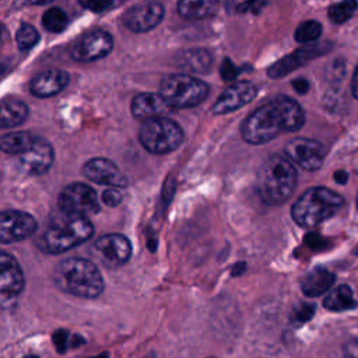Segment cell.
<instances>
[{"label": "cell", "instance_id": "25", "mask_svg": "<svg viewBox=\"0 0 358 358\" xmlns=\"http://www.w3.org/2000/svg\"><path fill=\"white\" fill-rule=\"evenodd\" d=\"M35 136L28 131H13L0 137V150L6 154L21 155L34 141Z\"/></svg>", "mask_w": 358, "mask_h": 358}, {"label": "cell", "instance_id": "34", "mask_svg": "<svg viewBox=\"0 0 358 358\" xmlns=\"http://www.w3.org/2000/svg\"><path fill=\"white\" fill-rule=\"evenodd\" d=\"M344 358H358V338L348 340L344 344Z\"/></svg>", "mask_w": 358, "mask_h": 358}, {"label": "cell", "instance_id": "14", "mask_svg": "<svg viewBox=\"0 0 358 358\" xmlns=\"http://www.w3.org/2000/svg\"><path fill=\"white\" fill-rule=\"evenodd\" d=\"M164 6L158 1H144L131 6L123 14V24L133 32H147L155 28L164 18Z\"/></svg>", "mask_w": 358, "mask_h": 358}, {"label": "cell", "instance_id": "1", "mask_svg": "<svg viewBox=\"0 0 358 358\" xmlns=\"http://www.w3.org/2000/svg\"><path fill=\"white\" fill-rule=\"evenodd\" d=\"M305 123L302 106L288 96H278L252 112L241 126V134L249 144H264L282 131H296Z\"/></svg>", "mask_w": 358, "mask_h": 358}, {"label": "cell", "instance_id": "29", "mask_svg": "<svg viewBox=\"0 0 358 358\" xmlns=\"http://www.w3.org/2000/svg\"><path fill=\"white\" fill-rule=\"evenodd\" d=\"M358 4L357 1H343V3H336L333 6L329 7L327 10V17L334 22V24H343L345 22L348 18L352 17V14L355 13Z\"/></svg>", "mask_w": 358, "mask_h": 358}, {"label": "cell", "instance_id": "8", "mask_svg": "<svg viewBox=\"0 0 358 358\" xmlns=\"http://www.w3.org/2000/svg\"><path fill=\"white\" fill-rule=\"evenodd\" d=\"M59 210L64 214L90 217L99 211L101 204L96 192L85 183L67 185L59 194Z\"/></svg>", "mask_w": 358, "mask_h": 358}, {"label": "cell", "instance_id": "21", "mask_svg": "<svg viewBox=\"0 0 358 358\" xmlns=\"http://www.w3.org/2000/svg\"><path fill=\"white\" fill-rule=\"evenodd\" d=\"M334 282V274L323 267H315L301 280V288L306 296H319L330 289Z\"/></svg>", "mask_w": 358, "mask_h": 358}, {"label": "cell", "instance_id": "28", "mask_svg": "<svg viewBox=\"0 0 358 358\" xmlns=\"http://www.w3.org/2000/svg\"><path fill=\"white\" fill-rule=\"evenodd\" d=\"M322 34V25L320 22L315 21V20H309V21H303L298 25V28L295 29V41L299 43H309L316 41Z\"/></svg>", "mask_w": 358, "mask_h": 358}, {"label": "cell", "instance_id": "20", "mask_svg": "<svg viewBox=\"0 0 358 358\" xmlns=\"http://www.w3.org/2000/svg\"><path fill=\"white\" fill-rule=\"evenodd\" d=\"M324 50L326 49H322V45L301 48V49H298V50L284 56L282 59L277 60L274 64H271L268 67V70H267V74L271 78H281V77L292 73L295 69L301 67L302 64H305L310 59H313L317 55L323 53Z\"/></svg>", "mask_w": 358, "mask_h": 358}, {"label": "cell", "instance_id": "7", "mask_svg": "<svg viewBox=\"0 0 358 358\" xmlns=\"http://www.w3.org/2000/svg\"><path fill=\"white\" fill-rule=\"evenodd\" d=\"M138 140L148 152L162 155L172 152L182 144L183 130L169 117L150 119L140 126Z\"/></svg>", "mask_w": 358, "mask_h": 358}, {"label": "cell", "instance_id": "10", "mask_svg": "<svg viewBox=\"0 0 358 358\" xmlns=\"http://www.w3.org/2000/svg\"><path fill=\"white\" fill-rule=\"evenodd\" d=\"M113 49V38L103 29L90 31L77 38L70 46V56L76 62H94L105 57Z\"/></svg>", "mask_w": 358, "mask_h": 358}, {"label": "cell", "instance_id": "13", "mask_svg": "<svg viewBox=\"0 0 358 358\" xmlns=\"http://www.w3.org/2000/svg\"><path fill=\"white\" fill-rule=\"evenodd\" d=\"M285 155L306 171H317L323 165L324 148L316 140L295 137L287 143Z\"/></svg>", "mask_w": 358, "mask_h": 358}, {"label": "cell", "instance_id": "11", "mask_svg": "<svg viewBox=\"0 0 358 358\" xmlns=\"http://www.w3.org/2000/svg\"><path fill=\"white\" fill-rule=\"evenodd\" d=\"M38 222L34 215L20 210L0 211V243H15L35 234Z\"/></svg>", "mask_w": 358, "mask_h": 358}, {"label": "cell", "instance_id": "23", "mask_svg": "<svg viewBox=\"0 0 358 358\" xmlns=\"http://www.w3.org/2000/svg\"><path fill=\"white\" fill-rule=\"evenodd\" d=\"M323 306L331 312H343L354 309L357 306V302L354 299L351 288L343 284L327 294V296L323 299Z\"/></svg>", "mask_w": 358, "mask_h": 358}, {"label": "cell", "instance_id": "3", "mask_svg": "<svg viewBox=\"0 0 358 358\" xmlns=\"http://www.w3.org/2000/svg\"><path fill=\"white\" fill-rule=\"evenodd\" d=\"M94 234V227L87 217L59 213L52 218L48 228L38 241L41 250L49 255L64 253L74 246L88 241Z\"/></svg>", "mask_w": 358, "mask_h": 358}, {"label": "cell", "instance_id": "37", "mask_svg": "<svg viewBox=\"0 0 358 358\" xmlns=\"http://www.w3.org/2000/svg\"><path fill=\"white\" fill-rule=\"evenodd\" d=\"M292 87L295 88V91L298 94H305L309 88V83L305 78H298V80L292 81Z\"/></svg>", "mask_w": 358, "mask_h": 358}, {"label": "cell", "instance_id": "15", "mask_svg": "<svg viewBox=\"0 0 358 358\" xmlns=\"http://www.w3.org/2000/svg\"><path fill=\"white\" fill-rule=\"evenodd\" d=\"M18 158L25 172L29 175H43L53 164L55 151L48 140L35 136L32 144L21 155H18Z\"/></svg>", "mask_w": 358, "mask_h": 358}, {"label": "cell", "instance_id": "22", "mask_svg": "<svg viewBox=\"0 0 358 358\" xmlns=\"http://www.w3.org/2000/svg\"><path fill=\"white\" fill-rule=\"evenodd\" d=\"M29 115L25 102L20 99L0 101V129H13L22 124Z\"/></svg>", "mask_w": 358, "mask_h": 358}, {"label": "cell", "instance_id": "42", "mask_svg": "<svg viewBox=\"0 0 358 358\" xmlns=\"http://www.w3.org/2000/svg\"><path fill=\"white\" fill-rule=\"evenodd\" d=\"M357 208H358V196H357Z\"/></svg>", "mask_w": 358, "mask_h": 358}, {"label": "cell", "instance_id": "2", "mask_svg": "<svg viewBox=\"0 0 358 358\" xmlns=\"http://www.w3.org/2000/svg\"><path fill=\"white\" fill-rule=\"evenodd\" d=\"M53 280L63 292L87 299L99 296L105 287L96 264L83 257L62 260L55 267Z\"/></svg>", "mask_w": 358, "mask_h": 358}, {"label": "cell", "instance_id": "6", "mask_svg": "<svg viewBox=\"0 0 358 358\" xmlns=\"http://www.w3.org/2000/svg\"><path fill=\"white\" fill-rule=\"evenodd\" d=\"M172 109L200 105L208 95V85L187 74H169L161 80L159 92Z\"/></svg>", "mask_w": 358, "mask_h": 358}, {"label": "cell", "instance_id": "9", "mask_svg": "<svg viewBox=\"0 0 358 358\" xmlns=\"http://www.w3.org/2000/svg\"><path fill=\"white\" fill-rule=\"evenodd\" d=\"M24 289V273L18 260L0 250V308L13 306Z\"/></svg>", "mask_w": 358, "mask_h": 358}, {"label": "cell", "instance_id": "5", "mask_svg": "<svg viewBox=\"0 0 358 358\" xmlns=\"http://www.w3.org/2000/svg\"><path fill=\"white\" fill-rule=\"evenodd\" d=\"M344 204V199L323 186H316L305 190L294 203L291 214L294 221L310 228L334 215V213Z\"/></svg>", "mask_w": 358, "mask_h": 358}, {"label": "cell", "instance_id": "17", "mask_svg": "<svg viewBox=\"0 0 358 358\" xmlns=\"http://www.w3.org/2000/svg\"><path fill=\"white\" fill-rule=\"evenodd\" d=\"M83 173L91 182L98 185H105L109 187H126L127 179L124 173L117 168L115 162L106 158H92L85 162L83 168Z\"/></svg>", "mask_w": 358, "mask_h": 358}, {"label": "cell", "instance_id": "32", "mask_svg": "<svg viewBox=\"0 0 358 358\" xmlns=\"http://www.w3.org/2000/svg\"><path fill=\"white\" fill-rule=\"evenodd\" d=\"M122 200H123V194L116 187H109V189L102 192V201L108 207H116V206H119L122 203Z\"/></svg>", "mask_w": 358, "mask_h": 358}, {"label": "cell", "instance_id": "16", "mask_svg": "<svg viewBox=\"0 0 358 358\" xmlns=\"http://www.w3.org/2000/svg\"><path fill=\"white\" fill-rule=\"evenodd\" d=\"M257 95V90L255 84L250 81H236L232 83L214 102L211 106V112L214 115H224L228 112H234L255 99Z\"/></svg>", "mask_w": 358, "mask_h": 358}, {"label": "cell", "instance_id": "40", "mask_svg": "<svg viewBox=\"0 0 358 358\" xmlns=\"http://www.w3.org/2000/svg\"><path fill=\"white\" fill-rule=\"evenodd\" d=\"M94 358H108L106 355H98V357H94Z\"/></svg>", "mask_w": 358, "mask_h": 358}, {"label": "cell", "instance_id": "26", "mask_svg": "<svg viewBox=\"0 0 358 358\" xmlns=\"http://www.w3.org/2000/svg\"><path fill=\"white\" fill-rule=\"evenodd\" d=\"M217 3L215 1H179L178 3V13L180 17L186 20H201L210 17L215 13Z\"/></svg>", "mask_w": 358, "mask_h": 358}, {"label": "cell", "instance_id": "41", "mask_svg": "<svg viewBox=\"0 0 358 358\" xmlns=\"http://www.w3.org/2000/svg\"><path fill=\"white\" fill-rule=\"evenodd\" d=\"M25 358H38V357H35V355H28V357H25Z\"/></svg>", "mask_w": 358, "mask_h": 358}, {"label": "cell", "instance_id": "30", "mask_svg": "<svg viewBox=\"0 0 358 358\" xmlns=\"http://www.w3.org/2000/svg\"><path fill=\"white\" fill-rule=\"evenodd\" d=\"M15 41H17L20 50L25 52V50L32 49L38 43L39 34L32 25L21 24L15 32Z\"/></svg>", "mask_w": 358, "mask_h": 358}, {"label": "cell", "instance_id": "36", "mask_svg": "<svg viewBox=\"0 0 358 358\" xmlns=\"http://www.w3.org/2000/svg\"><path fill=\"white\" fill-rule=\"evenodd\" d=\"M313 313V306L312 305H303L302 308L296 309V317L301 320H308Z\"/></svg>", "mask_w": 358, "mask_h": 358}, {"label": "cell", "instance_id": "33", "mask_svg": "<svg viewBox=\"0 0 358 358\" xmlns=\"http://www.w3.org/2000/svg\"><path fill=\"white\" fill-rule=\"evenodd\" d=\"M239 70L234 66V63L229 59H225L221 66V76L224 80H234Z\"/></svg>", "mask_w": 358, "mask_h": 358}, {"label": "cell", "instance_id": "18", "mask_svg": "<svg viewBox=\"0 0 358 358\" xmlns=\"http://www.w3.org/2000/svg\"><path fill=\"white\" fill-rule=\"evenodd\" d=\"M69 73L60 69H48L38 73L29 83V91L36 98H49L59 94L69 84Z\"/></svg>", "mask_w": 358, "mask_h": 358}, {"label": "cell", "instance_id": "38", "mask_svg": "<svg viewBox=\"0 0 358 358\" xmlns=\"http://www.w3.org/2000/svg\"><path fill=\"white\" fill-rule=\"evenodd\" d=\"M351 91H352V95L358 99V64H357L355 71H354V77H352V83H351Z\"/></svg>", "mask_w": 358, "mask_h": 358}, {"label": "cell", "instance_id": "24", "mask_svg": "<svg viewBox=\"0 0 358 358\" xmlns=\"http://www.w3.org/2000/svg\"><path fill=\"white\" fill-rule=\"evenodd\" d=\"M180 66L193 73H206L211 66V55L206 49H189L180 56Z\"/></svg>", "mask_w": 358, "mask_h": 358}, {"label": "cell", "instance_id": "4", "mask_svg": "<svg viewBox=\"0 0 358 358\" xmlns=\"http://www.w3.org/2000/svg\"><path fill=\"white\" fill-rule=\"evenodd\" d=\"M298 173L292 162L282 155L268 157L257 176V189L262 200L270 206L285 203L294 193Z\"/></svg>", "mask_w": 358, "mask_h": 358}, {"label": "cell", "instance_id": "27", "mask_svg": "<svg viewBox=\"0 0 358 358\" xmlns=\"http://www.w3.org/2000/svg\"><path fill=\"white\" fill-rule=\"evenodd\" d=\"M67 24H69V18L66 13L59 7H52L46 10L45 14L42 15V25L49 32L60 34L66 29Z\"/></svg>", "mask_w": 358, "mask_h": 358}, {"label": "cell", "instance_id": "39", "mask_svg": "<svg viewBox=\"0 0 358 358\" xmlns=\"http://www.w3.org/2000/svg\"><path fill=\"white\" fill-rule=\"evenodd\" d=\"M334 179L337 183H345L347 182V173L344 171H337L334 173Z\"/></svg>", "mask_w": 358, "mask_h": 358}, {"label": "cell", "instance_id": "12", "mask_svg": "<svg viewBox=\"0 0 358 358\" xmlns=\"http://www.w3.org/2000/svg\"><path fill=\"white\" fill-rule=\"evenodd\" d=\"M94 253L103 266L116 268L130 259L131 243L124 235L106 234L94 243Z\"/></svg>", "mask_w": 358, "mask_h": 358}, {"label": "cell", "instance_id": "35", "mask_svg": "<svg viewBox=\"0 0 358 358\" xmlns=\"http://www.w3.org/2000/svg\"><path fill=\"white\" fill-rule=\"evenodd\" d=\"M81 6L95 11V13H99V11H103L105 8H109L113 6V3L110 1H103V3H94V1H90V3H81Z\"/></svg>", "mask_w": 358, "mask_h": 358}, {"label": "cell", "instance_id": "19", "mask_svg": "<svg viewBox=\"0 0 358 358\" xmlns=\"http://www.w3.org/2000/svg\"><path fill=\"white\" fill-rule=\"evenodd\" d=\"M172 112V108L157 92L137 94L131 101V113L136 119L150 120L157 117H166Z\"/></svg>", "mask_w": 358, "mask_h": 358}, {"label": "cell", "instance_id": "31", "mask_svg": "<svg viewBox=\"0 0 358 358\" xmlns=\"http://www.w3.org/2000/svg\"><path fill=\"white\" fill-rule=\"evenodd\" d=\"M77 340H78V337L71 336L69 331H64V330H59V331H56V333L53 334L55 347H56L57 351H60V352H64V351H67L69 348L76 347V345H77Z\"/></svg>", "mask_w": 358, "mask_h": 358}]
</instances>
